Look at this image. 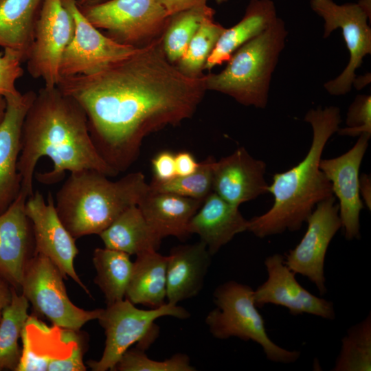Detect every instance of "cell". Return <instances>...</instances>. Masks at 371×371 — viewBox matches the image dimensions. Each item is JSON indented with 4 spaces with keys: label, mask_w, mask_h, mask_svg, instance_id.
<instances>
[{
    "label": "cell",
    "mask_w": 371,
    "mask_h": 371,
    "mask_svg": "<svg viewBox=\"0 0 371 371\" xmlns=\"http://www.w3.org/2000/svg\"><path fill=\"white\" fill-rule=\"evenodd\" d=\"M56 87L83 109L96 150L118 173L137 159L147 135L190 118L207 91L204 75L188 77L167 59L161 37L95 73L61 78Z\"/></svg>",
    "instance_id": "1"
},
{
    "label": "cell",
    "mask_w": 371,
    "mask_h": 371,
    "mask_svg": "<svg viewBox=\"0 0 371 371\" xmlns=\"http://www.w3.org/2000/svg\"><path fill=\"white\" fill-rule=\"evenodd\" d=\"M43 157L53 164L51 170L36 173L43 184L60 181L67 171L95 170L109 177L119 174L96 150L83 109L57 87L38 91L23 122L18 170L21 192L27 198L34 194L35 168Z\"/></svg>",
    "instance_id": "2"
},
{
    "label": "cell",
    "mask_w": 371,
    "mask_h": 371,
    "mask_svg": "<svg viewBox=\"0 0 371 371\" xmlns=\"http://www.w3.org/2000/svg\"><path fill=\"white\" fill-rule=\"evenodd\" d=\"M304 121L313 131L306 155L289 170L273 175L267 188L273 196V205L248 220L247 231L258 238L300 230L317 204L334 196L319 162L328 140L339 128L340 110L334 106L310 109Z\"/></svg>",
    "instance_id": "3"
},
{
    "label": "cell",
    "mask_w": 371,
    "mask_h": 371,
    "mask_svg": "<svg viewBox=\"0 0 371 371\" xmlns=\"http://www.w3.org/2000/svg\"><path fill=\"white\" fill-rule=\"evenodd\" d=\"M95 170L70 172L56 194L55 207L75 238L99 235L127 208L137 205L149 190L141 172L117 181Z\"/></svg>",
    "instance_id": "4"
},
{
    "label": "cell",
    "mask_w": 371,
    "mask_h": 371,
    "mask_svg": "<svg viewBox=\"0 0 371 371\" xmlns=\"http://www.w3.org/2000/svg\"><path fill=\"white\" fill-rule=\"evenodd\" d=\"M287 36L284 21L278 17L265 32L236 50L224 69L204 75L206 89L226 94L245 106L265 109Z\"/></svg>",
    "instance_id": "5"
},
{
    "label": "cell",
    "mask_w": 371,
    "mask_h": 371,
    "mask_svg": "<svg viewBox=\"0 0 371 371\" xmlns=\"http://www.w3.org/2000/svg\"><path fill=\"white\" fill-rule=\"evenodd\" d=\"M213 297L216 308L207 314L205 323L214 337L254 341L262 347L266 358L275 363H293L300 358V351L285 349L269 338L249 285L229 280L216 288Z\"/></svg>",
    "instance_id": "6"
},
{
    "label": "cell",
    "mask_w": 371,
    "mask_h": 371,
    "mask_svg": "<svg viewBox=\"0 0 371 371\" xmlns=\"http://www.w3.org/2000/svg\"><path fill=\"white\" fill-rule=\"evenodd\" d=\"M172 316L187 319L190 313L182 306L170 302L154 308L140 309L126 298L102 308L98 320L104 328L106 340L101 358L89 360L93 371L113 370L122 355L135 343L145 350L158 335L155 322L159 317Z\"/></svg>",
    "instance_id": "7"
},
{
    "label": "cell",
    "mask_w": 371,
    "mask_h": 371,
    "mask_svg": "<svg viewBox=\"0 0 371 371\" xmlns=\"http://www.w3.org/2000/svg\"><path fill=\"white\" fill-rule=\"evenodd\" d=\"M79 8L95 27L106 30L108 36L135 47L161 37L170 16L157 0H108Z\"/></svg>",
    "instance_id": "8"
},
{
    "label": "cell",
    "mask_w": 371,
    "mask_h": 371,
    "mask_svg": "<svg viewBox=\"0 0 371 371\" xmlns=\"http://www.w3.org/2000/svg\"><path fill=\"white\" fill-rule=\"evenodd\" d=\"M63 273L47 257L36 253L23 274L21 292L32 304L35 313L53 325L80 330L87 322L98 319L102 308L87 311L69 298Z\"/></svg>",
    "instance_id": "9"
},
{
    "label": "cell",
    "mask_w": 371,
    "mask_h": 371,
    "mask_svg": "<svg viewBox=\"0 0 371 371\" xmlns=\"http://www.w3.org/2000/svg\"><path fill=\"white\" fill-rule=\"evenodd\" d=\"M311 9L324 20L323 37L340 29L350 54L348 65L342 72L324 87L333 95H345L350 91L357 78L356 70L363 58L371 54V8L361 0L358 3L341 5L333 0H311Z\"/></svg>",
    "instance_id": "10"
},
{
    "label": "cell",
    "mask_w": 371,
    "mask_h": 371,
    "mask_svg": "<svg viewBox=\"0 0 371 371\" xmlns=\"http://www.w3.org/2000/svg\"><path fill=\"white\" fill-rule=\"evenodd\" d=\"M21 355L16 371H85V339L80 330L49 327L29 315L21 334Z\"/></svg>",
    "instance_id": "11"
},
{
    "label": "cell",
    "mask_w": 371,
    "mask_h": 371,
    "mask_svg": "<svg viewBox=\"0 0 371 371\" xmlns=\"http://www.w3.org/2000/svg\"><path fill=\"white\" fill-rule=\"evenodd\" d=\"M62 2L74 19L75 30L60 59V78L92 74L140 48L121 44L103 34L84 16L76 0Z\"/></svg>",
    "instance_id": "12"
},
{
    "label": "cell",
    "mask_w": 371,
    "mask_h": 371,
    "mask_svg": "<svg viewBox=\"0 0 371 371\" xmlns=\"http://www.w3.org/2000/svg\"><path fill=\"white\" fill-rule=\"evenodd\" d=\"M74 30V19L62 0H42L26 61L29 74L42 78L45 87L57 86L60 59Z\"/></svg>",
    "instance_id": "13"
},
{
    "label": "cell",
    "mask_w": 371,
    "mask_h": 371,
    "mask_svg": "<svg viewBox=\"0 0 371 371\" xmlns=\"http://www.w3.org/2000/svg\"><path fill=\"white\" fill-rule=\"evenodd\" d=\"M306 223L300 243L284 256V263L295 274L315 285L321 295L326 293L324 262L328 246L341 227L339 205L333 196L317 204Z\"/></svg>",
    "instance_id": "14"
},
{
    "label": "cell",
    "mask_w": 371,
    "mask_h": 371,
    "mask_svg": "<svg viewBox=\"0 0 371 371\" xmlns=\"http://www.w3.org/2000/svg\"><path fill=\"white\" fill-rule=\"evenodd\" d=\"M25 210L32 223L36 253L47 257L65 278L69 276L91 296L74 268V260L78 254L76 239L60 219L51 192L47 201L39 191L34 192L27 199Z\"/></svg>",
    "instance_id": "15"
},
{
    "label": "cell",
    "mask_w": 371,
    "mask_h": 371,
    "mask_svg": "<svg viewBox=\"0 0 371 371\" xmlns=\"http://www.w3.org/2000/svg\"><path fill=\"white\" fill-rule=\"evenodd\" d=\"M267 279L254 290L257 307L272 304L286 308L293 315L310 314L333 320V303L317 297L304 289L296 280L295 273L284 263V256L274 254L264 262Z\"/></svg>",
    "instance_id": "16"
},
{
    "label": "cell",
    "mask_w": 371,
    "mask_h": 371,
    "mask_svg": "<svg viewBox=\"0 0 371 371\" xmlns=\"http://www.w3.org/2000/svg\"><path fill=\"white\" fill-rule=\"evenodd\" d=\"M370 136H359L355 144L343 155L322 159L319 168L331 183L339 200V215L348 240L360 238L359 216L363 208L359 194V170Z\"/></svg>",
    "instance_id": "17"
},
{
    "label": "cell",
    "mask_w": 371,
    "mask_h": 371,
    "mask_svg": "<svg viewBox=\"0 0 371 371\" xmlns=\"http://www.w3.org/2000/svg\"><path fill=\"white\" fill-rule=\"evenodd\" d=\"M27 199L20 192L0 214V278L19 292L25 269L36 254L33 226L25 210Z\"/></svg>",
    "instance_id": "18"
},
{
    "label": "cell",
    "mask_w": 371,
    "mask_h": 371,
    "mask_svg": "<svg viewBox=\"0 0 371 371\" xmlns=\"http://www.w3.org/2000/svg\"><path fill=\"white\" fill-rule=\"evenodd\" d=\"M36 93L5 97L6 108L0 121V214L21 192L18 162L21 148L23 122Z\"/></svg>",
    "instance_id": "19"
},
{
    "label": "cell",
    "mask_w": 371,
    "mask_h": 371,
    "mask_svg": "<svg viewBox=\"0 0 371 371\" xmlns=\"http://www.w3.org/2000/svg\"><path fill=\"white\" fill-rule=\"evenodd\" d=\"M266 164L254 158L244 147L216 161L213 168V192L235 206L268 192Z\"/></svg>",
    "instance_id": "20"
},
{
    "label": "cell",
    "mask_w": 371,
    "mask_h": 371,
    "mask_svg": "<svg viewBox=\"0 0 371 371\" xmlns=\"http://www.w3.org/2000/svg\"><path fill=\"white\" fill-rule=\"evenodd\" d=\"M247 225L238 207L212 192L191 218L188 230L190 234L199 235L213 256L236 234L247 231Z\"/></svg>",
    "instance_id": "21"
},
{
    "label": "cell",
    "mask_w": 371,
    "mask_h": 371,
    "mask_svg": "<svg viewBox=\"0 0 371 371\" xmlns=\"http://www.w3.org/2000/svg\"><path fill=\"white\" fill-rule=\"evenodd\" d=\"M168 256L167 302L177 304L197 295L211 263L212 255L205 244L200 240L192 245H178Z\"/></svg>",
    "instance_id": "22"
},
{
    "label": "cell",
    "mask_w": 371,
    "mask_h": 371,
    "mask_svg": "<svg viewBox=\"0 0 371 371\" xmlns=\"http://www.w3.org/2000/svg\"><path fill=\"white\" fill-rule=\"evenodd\" d=\"M203 201L172 193L153 192L149 188L137 205L160 238L175 236L182 239L190 235L189 223Z\"/></svg>",
    "instance_id": "23"
},
{
    "label": "cell",
    "mask_w": 371,
    "mask_h": 371,
    "mask_svg": "<svg viewBox=\"0 0 371 371\" xmlns=\"http://www.w3.org/2000/svg\"><path fill=\"white\" fill-rule=\"evenodd\" d=\"M277 11L271 0H251L241 20L225 28L207 60L204 69L227 63L240 47L268 29L276 20Z\"/></svg>",
    "instance_id": "24"
},
{
    "label": "cell",
    "mask_w": 371,
    "mask_h": 371,
    "mask_svg": "<svg viewBox=\"0 0 371 371\" xmlns=\"http://www.w3.org/2000/svg\"><path fill=\"white\" fill-rule=\"evenodd\" d=\"M136 256L125 298L135 305L158 308L166 303L168 256H162L157 251L145 252Z\"/></svg>",
    "instance_id": "25"
},
{
    "label": "cell",
    "mask_w": 371,
    "mask_h": 371,
    "mask_svg": "<svg viewBox=\"0 0 371 371\" xmlns=\"http://www.w3.org/2000/svg\"><path fill=\"white\" fill-rule=\"evenodd\" d=\"M99 236L105 247L130 256L157 251L162 240L148 225L137 205L124 211Z\"/></svg>",
    "instance_id": "26"
},
{
    "label": "cell",
    "mask_w": 371,
    "mask_h": 371,
    "mask_svg": "<svg viewBox=\"0 0 371 371\" xmlns=\"http://www.w3.org/2000/svg\"><path fill=\"white\" fill-rule=\"evenodd\" d=\"M42 0H0V46L27 60Z\"/></svg>",
    "instance_id": "27"
},
{
    "label": "cell",
    "mask_w": 371,
    "mask_h": 371,
    "mask_svg": "<svg viewBox=\"0 0 371 371\" xmlns=\"http://www.w3.org/2000/svg\"><path fill=\"white\" fill-rule=\"evenodd\" d=\"M94 282L104 294L106 305L125 298L133 262L130 255L109 248H96L93 254Z\"/></svg>",
    "instance_id": "28"
},
{
    "label": "cell",
    "mask_w": 371,
    "mask_h": 371,
    "mask_svg": "<svg viewBox=\"0 0 371 371\" xmlns=\"http://www.w3.org/2000/svg\"><path fill=\"white\" fill-rule=\"evenodd\" d=\"M29 306L27 298L12 288L11 302L0 321V371H16L18 367L21 355L19 340L29 317Z\"/></svg>",
    "instance_id": "29"
},
{
    "label": "cell",
    "mask_w": 371,
    "mask_h": 371,
    "mask_svg": "<svg viewBox=\"0 0 371 371\" xmlns=\"http://www.w3.org/2000/svg\"><path fill=\"white\" fill-rule=\"evenodd\" d=\"M214 10L207 3L175 13L169 16L161 36L162 47L167 59L172 64L179 60L201 22L214 15Z\"/></svg>",
    "instance_id": "30"
},
{
    "label": "cell",
    "mask_w": 371,
    "mask_h": 371,
    "mask_svg": "<svg viewBox=\"0 0 371 371\" xmlns=\"http://www.w3.org/2000/svg\"><path fill=\"white\" fill-rule=\"evenodd\" d=\"M333 371L371 370V315L351 326L341 340Z\"/></svg>",
    "instance_id": "31"
},
{
    "label": "cell",
    "mask_w": 371,
    "mask_h": 371,
    "mask_svg": "<svg viewBox=\"0 0 371 371\" xmlns=\"http://www.w3.org/2000/svg\"><path fill=\"white\" fill-rule=\"evenodd\" d=\"M214 16L203 19L185 53L175 65L188 77L196 78L203 76L207 60L225 29L214 21Z\"/></svg>",
    "instance_id": "32"
},
{
    "label": "cell",
    "mask_w": 371,
    "mask_h": 371,
    "mask_svg": "<svg viewBox=\"0 0 371 371\" xmlns=\"http://www.w3.org/2000/svg\"><path fill=\"white\" fill-rule=\"evenodd\" d=\"M215 161L213 157H208L200 162L194 172L186 176L175 177L164 183L150 182V190L204 201L213 192V168Z\"/></svg>",
    "instance_id": "33"
},
{
    "label": "cell",
    "mask_w": 371,
    "mask_h": 371,
    "mask_svg": "<svg viewBox=\"0 0 371 371\" xmlns=\"http://www.w3.org/2000/svg\"><path fill=\"white\" fill-rule=\"evenodd\" d=\"M188 356L177 353L164 361L150 359L144 350L138 347L128 349L121 357L115 371H195Z\"/></svg>",
    "instance_id": "34"
},
{
    "label": "cell",
    "mask_w": 371,
    "mask_h": 371,
    "mask_svg": "<svg viewBox=\"0 0 371 371\" xmlns=\"http://www.w3.org/2000/svg\"><path fill=\"white\" fill-rule=\"evenodd\" d=\"M346 123L347 126L338 128L340 135L357 137L366 134L371 136V96L358 95L350 105Z\"/></svg>",
    "instance_id": "35"
},
{
    "label": "cell",
    "mask_w": 371,
    "mask_h": 371,
    "mask_svg": "<svg viewBox=\"0 0 371 371\" xmlns=\"http://www.w3.org/2000/svg\"><path fill=\"white\" fill-rule=\"evenodd\" d=\"M25 61L19 52L10 48L0 52V96L3 98L20 93L16 81L23 74L21 63Z\"/></svg>",
    "instance_id": "36"
},
{
    "label": "cell",
    "mask_w": 371,
    "mask_h": 371,
    "mask_svg": "<svg viewBox=\"0 0 371 371\" xmlns=\"http://www.w3.org/2000/svg\"><path fill=\"white\" fill-rule=\"evenodd\" d=\"M153 178V183H164L177 177L175 153L163 150L157 153L151 160Z\"/></svg>",
    "instance_id": "37"
},
{
    "label": "cell",
    "mask_w": 371,
    "mask_h": 371,
    "mask_svg": "<svg viewBox=\"0 0 371 371\" xmlns=\"http://www.w3.org/2000/svg\"><path fill=\"white\" fill-rule=\"evenodd\" d=\"M175 161L177 177L186 176L194 172L200 164L193 155L188 151H180L175 154Z\"/></svg>",
    "instance_id": "38"
},
{
    "label": "cell",
    "mask_w": 371,
    "mask_h": 371,
    "mask_svg": "<svg viewBox=\"0 0 371 371\" xmlns=\"http://www.w3.org/2000/svg\"><path fill=\"white\" fill-rule=\"evenodd\" d=\"M163 6L168 16L190 9L193 7L207 3V0H157Z\"/></svg>",
    "instance_id": "39"
},
{
    "label": "cell",
    "mask_w": 371,
    "mask_h": 371,
    "mask_svg": "<svg viewBox=\"0 0 371 371\" xmlns=\"http://www.w3.org/2000/svg\"><path fill=\"white\" fill-rule=\"evenodd\" d=\"M359 194L362 201L367 207L371 209V179L366 174L359 176Z\"/></svg>",
    "instance_id": "40"
},
{
    "label": "cell",
    "mask_w": 371,
    "mask_h": 371,
    "mask_svg": "<svg viewBox=\"0 0 371 371\" xmlns=\"http://www.w3.org/2000/svg\"><path fill=\"white\" fill-rule=\"evenodd\" d=\"M12 297V287L0 278V321L3 311L10 304Z\"/></svg>",
    "instance_id": "41"
},
{
    "label": "cell",
    "mask_w": 371,
    "mask_h": 371,
    "mask_svg": "<svg viewBox=\"0 0 371 371\" xmlns=\"http://www.w3.org/2000/svg\"><path fill=\"white\" fill-rule=\"evenodd\" d=\"M106 1L108 0H76V3L79 7H85L101 3Z\"/></svg>",
    "instance_id": "42"
},
{
    "label": "cell",
    "mask_w": 371,
    "mask_h": 371,
    "mask_svg": "<svg viewBox=\"0 0 371 371\" xmlns=\"http://www.w3.org/2000/svg\"><path fill=\"white\" fill-rule=\"evenodd\" d=\"M6 108V101L5 98L0 96V121L2 120Z\"/></svg>",
    "instance_id": "43"
},
{
    "label": "cell",
    "mask_w": 371,
    "mask_h": 371,
    "mask_svg": "<svg viewBox=\"0 0 371 371\" xmlns=\"http://www.w3.org/2000/svg\"><path fill=\"white\" fill-rule=\"evenodd\" d=\"M216 1L218 4H221L223 3H225L226 1H227V0H216Z\"/></svg>",
    "instance_id": "44"
}]
</instances>
